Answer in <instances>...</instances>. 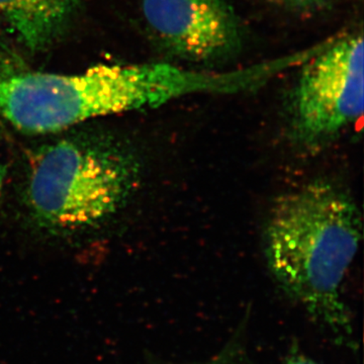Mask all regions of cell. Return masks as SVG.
<instances>
[{
    "label": "cell",
    "instance_id": "cell-3",
    "mask_svg": "<svg viewBox=\"0 0 364 364\" xmlns=\"http://www.w3.org/2000/svg\"><path fill=\"white\" fill-rule=\"evenodd\" d=\"M140 173L138 158L116 139L66 136L36 153L26 202L46 229L82 231L119 213L135 193Z\"/></svg>",
    "mask_w": 364,
    "mask_h": 364
},
{
    "label": "cell",
    "instance_id": "cell-5",
    "mask_svg": "<svg viewBox=\"0 0 364 364\" xmlns=\"http://www.w3.org/2000/svg\"><path fill=\"white\" fill-rule=\"evenodd\" d=\"M146 23L170 54L219 63L242 49L243 31L226 0H141Z\"/></svg>",
    "mask_w": 364,
    "mask_h": 364
},
{
    "label": "cell",
    "instance_id": "cell-2",
    "mask_svg": "<svg viewBox=\"0 0 364 364\" xmlns=\"http://www.w3.org/2000/svg\"><path fill=\"white\" fill-rule=\"evenodd\" d=\"M242 69L189 70L166 63L100 65L80 74L0 79V116L26 134H48L107 114L155 109L198 93L243 91Z\"/></svg>",
    "mask_w": 364,
    "mask_h": 364
},
{
    "label": "cell",
    "instance_id": "cell-4",
    "mask_svg": "<svg viewBox=\"0 0 364 364\" xmlns=\"http://www.w3.org/2000/svg\"><path fill=\"white\" fill-rule=\"evenodd\" d=\"M363 112V38L353 33L304 63L289 102V136L299 149L324 150Z\"/></svg>",
    "mask_w": 364,
    "mask_h": 364
},
{
    "label": "cell",
    "instance_id": "cell-11",
    "mask_svg": "<svg viewBox=\"0 0 364 364\" xmlns=\"http://www.w3.org/2000/svg\"><path fill=\"white\" fill-rule=\"evenodd\" d=\"M4 169L2 167L1 163H0V196H1L2 188H4Z\"/></svg>",
    "mask_w": 364,
    "mask_h": 364
},
{
    "label": "cell",
    "instance_id": "cell-6",
    "mask_svg": "<svg viewBox=\"0 0 364 364\" xmlns=\"http://www.w3.org/2000/svg\"><path fill=\"white\" fill-rule=\"evenodd\" d=\"M83 0H0L6 21L26 49L40 52L63 36Z\"/></svg>",
    "mask_w": 364,
    "mask_h": 364
},
{
    "label": "cell",
    "instance_id": "cell-9",
    "mask_svg": "<svg viewBox=\"0 0 364 364\" xmlns=\"http://www.w3.org/2000/svg\"><path fill=\"white\" fill-rule=\"evenodd\" d=\"M9 74L6 73V65H4V55H2L1 48H0V79L7 77Z\"/></svg>",
    "mask_w": 364,
    "mask_h": 364
},
{
    "label": "cell",
    "instance_id": "cell-10",
    "mask_svg": "<svg viewBox=\"0 0 364 364\" xmlns=\"http://www.w3.org/2000/svg\"><path fill=\"white\" fill-rule=\"evenodd\" d=\"M208 364H230V361L229 358H227V355H224L220 356V358L210 361V363Z\"/></svg>",
    "mask_w": 364,
    "mask_h": 364
},
{
    "label": "cell",
    "instance_id": "cell-7",
    "mask_svg": "<svg viewBox=\"0 0 364 364\" xmlns=\"http://www.w3.org/2000/svg\"><path fill=\"white\" fill-rule=\"evenodd\" d=\"M272 1L284 6L308 9V7L318 6V4L324 1V0H272Z\"/></svg>",
    "mask_w": 364,
    "mask_h": 364
},
{
    "label": "cell",
    "instance_id": "cell-1",
    "mask_svg": "<svg viewBox=\"0 0 364 364\" xmlns=\"http://www.w3.org/2000/svg\"><path fill=\"white\" fill-rule=\"evenodd\" d=\"M363 220L353 198L317 179L279 196L263 233L265 260L284 293L336 333H350L342 299L360 246Z\"/></svg>",
    "mask_w": 364,
    "mask_h": 364
},
{
    "label": "cell",
    "instance_id": "cell-8",
    "mask_svg": "<svg viewBox=\"0 0 364 364\" xmlns=\"http://www.w3.org/2000/svg\"><path fill=\"white\" fill-rule=\"evenodd\" d=\"M286 364H318L311 359L305 358V356L296 355L291 358L287 361Z\"/></svg>",
    "mask_w": 364,
    "mask_h": 364
}]
</instances>
